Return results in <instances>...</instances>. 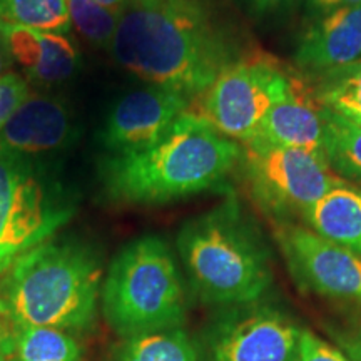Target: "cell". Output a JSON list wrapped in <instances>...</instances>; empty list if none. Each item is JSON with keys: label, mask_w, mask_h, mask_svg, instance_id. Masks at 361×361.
Listing matches in <instances>:
<instances>
[{"label": "cell", "mask_w": 361, "mask_h": 361, "mask_svg": "<svg viewBox=\"0 0 361 361\" xmlns=\"http://www.w3.org/2000/svg\"><path fill=\"white\" fill-rule=\"evenodd\" d=\"M8 338H6V331H4V326L2 323H0V346L4 345V343H7Z\"/></svg>", "instance_id": "4dcf8cb0"}, {"label": "cell", "mask_w": 361, "mask_h": 361, "mask_svg": "<svg viewBox=\"0 0 361 361\" xmlns=\"http://www.w3.org/2000/svg\"><path fill=\"white\" fill-rule=\"evenodd\" d=\"M96 2L102 8H106V11H109L112 13H117V16H119V13L123 12L126 7L130 6L134 0H96Z\"/></svg>", "instance_id": "83f0119b"}, {"label": "cell", "mask_w": 361, "mask_h": 361, "mask_svg": "<svg viewBox=\"0 0 361 361\" xmlns=\"http://www.w3.org/2000/svg\"><path fill=\"white\" fill-rule=\"evenodd\" d=\"M333 338L351 361H361V314L345 328L336 329Z\"/></svg>", "instance_id": "d4e9b609"}, {"label": "cell", "mask_w": 361, "mask_h": 361, "mask_svg": "<svg viewBox=\"0 0 361 361\" xmlns=\"http://www.w3.org/2000/svg\"><path fill=\"white\" fill-rule=\"evenodd\" d=\"M247 191L264 214L274 221H293L303 214L341 179L326 157L305 149L243 142L241 159Z\"/></svg>", "instance_id": "52a82bcc"}, {"label": "cell", "mask_w": 361, "mask_h": 361, "mask_svg": "<svg viewBox=\"0 0 361 361\" xmlns=\"http://www.w3.org/2000/svg\"><path fill=\"white\" fill-rule=\"evenodd\" d=\"M239 159L241 144L188 111L151 147L107 157L102 184L117 202L166 204L224 188Z\"/></svg>", "instance_id": "7a4b0ae2"}, {"label": "cell", "mask_w": 361, "mask_h": 361, "mask_svg": "<svg viewBox=\"0 0 361 361\" xmlns=\"http://www.w3.org/2000/svg\"><path fill=\"white\" fill-rule=\"evenodd\" d=\"M178 251L194 293L209 305L255 303L273 284L268 243L234 194L183 224Z\"/></svg>", "instance_id": "277c9868"}, {"label": "cell", "mask_w": 361, "mask_h": 361, "mask_svg": "<svg viewBox=\"0 0 361 361\" xmlns=\"http://www.w3.org/2000/svg\"><path fill=\"white\" fill-rule=\"evenodd\" d=\"M305 226L361 256V189L350 183L333 188L303 214Z\"/></svg>", "instance_id": "2e32d148"}, {"label": "cell", "mask_w": 361, "mask_h": 361, "mask_svg": "<svg viewBox=\"0 0 361 361\" xmlns=\"http://www.w3.org/2000/svg\"><path fill=\"white\" fill-rule=\"evenodd\" d=\"M291 74L269 56L250 52L216 78L189 112L239 144L255 137L271 107L284 97Z\"/></svg>", "instance_id": "ba28073f"}, {"label": "cell", "mask_w": 361, "mask_h": 361, "mask_svg": "<svg viewBox=\"0 0 361 361\" xmlns=\"http://www.w3.org/2000/svg\"><path fill=\"white\" fill-rule=\"evenodd\" d=\"M72 27L96 45L111 47L119 16L102 8L96 0H64Z\"/></svg>", "instance_id": "7402d4cb"}, {"label": "cell", "mask_w": 361, "mask_h": 361, "mask_svg": "<svg viewBox=\"0 0 361 361\" xmlns=\"http://www.w3.org/2000/svg\"><path fill=\"white\" fill-rule=\"evenodd\" d=\"M29 96V82L20 74L8 71L0 78V133Z\"/></svg>", "instance_id": "603a6c76"}, {"label": "cell", "mask_w": 361, "mask_h": 361, "mask_svg": "<svg viewBox=\"0 0 361 361\" xmlns=\"http://www.w3.org/2000/svg\"><path fill=\"white\" fill-rule=\"evenodd\" d=\"M273 234L301 290L361 305V256L293 221H274Z\"/></svg>", "instance_id": "9c48e42d"}, {"label": "cell", "mask_w": 361, "mask_h": 361, "mask_svg": "<svg viewBox=\"0 0 361 361\" xmlns=\"http://www.w3.org/2000/svg\"><path fill=\"white\" fill-rule=\"evenodd\" d=\"M102 310L117 335L180 328L186 295L178 263L159 236L137 238L116 255L101 290Z\"/></svg>", "instance_id": "5b68a950"}, {"label": "cell", "mask_w": 361, "mask_h": 361, "mask_svg": "<svg viewBox=\"0 0 361 361\" xmlns=\"http://www.w3.org/2000/svg\"><path fill=\"white\" fill-rule=\"evenodd\" d=\"M361 0H305L306 12L310 13L313 19L326 16L329 12H335L338 8L360 6Z\"/></svg>", "instance_id": "4316f807"}, {"label": "cell", "mask_w": 361, "mask_h": 361, "mask_svg": "<svg viewBox=\"0 0 361 361\" xmlns=\"http://www.w3.org/2000/svg\"><path fill=\"white\" fill-rule=\"evenodd\" d=\"M301 326L268 303L231 306L207 338L211 361H298Z\"/></svg>", "instance_id": "30bf717a"}, {"label": "cell", "mask_w": 361, "mask_h": 361, "mask_svg": "<svg viewBox=\"0 0 361 361\" xmlns=\"http://www.w3.org/2000/svg\"><path fill=\"white\" fill-rule=\"evenodd\" d=\"M247 142L305 149L323 154L322 107L305 75L291 74L290 87L261 121L255 137ZM326 157V156H324Z\"/></svg>", "instance_id": "5bb4252c"}, {"label": "cell", "mask_w": 361, "mask_h": 361, "mask_svg": "<svg viewBox=\"0 0 361 361\" xmlns=\"http://www.w3.org/2000/svg\"><path fill=\"white\" fill-rule=\"evenodd\" d=\"M74 207L39 161L0 151V274L54 238Z\"/></svg>", "instance_id": "8992f818"}, {"label": "cell", "mask_w": 361, "mask_h": 361, "mask_svg": "<svg viewBox=\"0 0 361 361\" xmlns=\"http://www.w3.org/2000/svg\"><path fill=\"white\" fill-rule=\"evenodd\" d=\"M12 340H8L7 343H4L2 346H0V361H11L8 358V351L12 350Z\"/></svg>", "instance_id": "f546056e"}, {"label": "cell", "mask_w": 361, "mask_h": 361, "mask_svg": "<svg viewBox=\"0 0 361 361\" xmlns=\"http://www.w3.org/2000/svg\"><path fill=\"white\" fill-rule=\"evenodd\" d=\"M134 2H137V4H151V2H156V0H134Z\"/></svg>", "instance_id": "1f68e13d"}, {"label": "cell", "mask_w": 361, "mask_h": 361, "mask_svg": "<svg viewBox=\"0 0 361 361\" xmlns=\"http://www.w3.org/2000/svg\"><path fill=\"white\" fill-rule=\"evenodd\" d=\"M295 64L314 75L361 61V4L313 19L295 49Z\"/></svg>", "instance_id": "4fadbf2b"}, {"label": "cell", "mask_w": 361, "mask_h": 361, "mask_svg": "<svg viewBox=\"0 0 361 361\" xmlns=\"http://www.w3.org/2000/svg\"><path fill=\"white\" fill-rule=\"evenodd\" d=\"M298 361H351L336 346L329 345L323 338L310 329H301L298 343Z\"/></svg>", "instance_id": "cb8c5ba5"}, {"label": "cell", "mask_w": 361, "mask_h": 361, "mask_svg": "<svg viewBox=\"0 0 361 361\" xmlns=\"http://www.w3.org/2000/svg\"><path fill=\"white\" fill-rule=\"evenodd\" d=\"M191 99L156 85L133 90L116 102L101 133L111 156H124L151 147L168 134L191 107Z\"/></svg>", "instance_id": "8fae6325"}, {"label": "cell", "mask_w": 361, "mask_h": 361, "mask_svg": "<svg viewBox=\"0 0 361 361\" xmlns=\"http://www.w3.org/2000/svg\"><path fill=\"white\" fill-rule=\"evenodd\" d=\"M109 49L121 67L147 85L191 101L250 54L214 0L133 2L119 13Z\"/></svg>", "instance_id": "6da1fadb"}, {"label": "cell", "mask_w": 361, "mask_h": 361, "mask_svg": "<svg viewBox=\"0 0 361 361\" xmlns=\"http://www.w3.org/2000/svg\"><path fill=\"white\" fill-rule=\"evenodd\" d=\"M305 79L323 107L361 128V61Z\"/></svg>", "instance_id": "e0dca14e"}, {"label": "cell", "mask_w": 361, "mask_h": 361, "mask_svg": "<svg viewBox=\"0 0 361 361\" xmlns=\"http://www.w3.org/2000/svg\"><path fill=\"white\" fill-rule=\"evenodd\" d=\"M11 62H12V59H11V56H8L6 40H4V35H2V32H0V78H2L6 72H8L7 67Z\"/></svg>", "instance_id": "f1b7e54d"}, {"label": "cell", "mask_w": 361, "mask_h": 361, "mask_svg": "<svg viewBox=\"0 0 361 361\" xmlns=\"http://www.w3.org/2000/svg\"><path fill=\"white\" fill-rule=\"evenodd\" d=\"M12 348L17 361H80L82 348L64 329L45 326L16 328Z\"/></svg>", "instance_id": "d6986e66"}, {"label": "cell", "mask_w": 361, "mask_h": 361, "mask_svg": "<svg viewBox=\"0 0 361 361\" xmlns=\"http://www.w3.org/2000/svg\"><path fill=\"white\" fill-rule=\"evenodd\" d=\"M0 22L57 34L72 30L64 0H0Z\"/></svg>", "instance_id": "44dd1931"}, {"label": "cell", "mask_w": 361, "mask_h": 361, "mask_svg": "<svg viewBox=\"0 0 361 361\" xmlns=\"http://www.w3.org/2000/svg\"><path fill=\"white\" fill-rule=\"evenodd\" d=\"M117 361H200L196 346L180 328L126 338Z\"/></svg>", "instance_id": "ffe728a7"}, {"label": "cell", "mask_w": 361, "mask_h": 361, "mask_svg": "<svg viewBox=\"0 0 361 361\" xmlns=\"http://www.w3.org/2000/svg\"><path fill=\"white\" fill-rule=\"evenodd\" d=\"M252 19H263L291 6L295 0H238Z\"/></svg>", "instance_id": "484cf974"}, {"label": "cell", "mask_w": 361, "mask_h": 361, "mask_svg": "<svg viewBox=\"0 0 361 361\" xmlns=\"http://www.w3.org/2000/svg\"><path fill=\"white\" fill-rule=\"evenodd\" d=\"M72 116L61 99L29 96L0 133V151L39 161L62 151L71 141Z\"/></svg>", "instance_id": "7c38bea8"}, {"label": "cell", "mask_w": 361, "mask_h": 361, "mask_svg": "<svg viewBox=\"0 0 361 361\" xmlns=\"http://www.w3.org/2000/svg\"><path fill=\"white\" fill-rule=\"evenodd\" d=\"M0 32L12 62L19 64L35 82L45 85L64 82L78 69L79 54L66 34L2 22Z\"/></svg>", "instance_id": "9a60e30c"}, {"label": "cell", "mask_w": 361, "mask_h": 361, "mask_svg": "<svg viewBox=\"0 0 361 361\" xmlns=\"http://www.w3.org/2000/svg\"><path fill=\"white\" fill-rule=\"evenodd\" d=\"M319 104V102H318ZM322 107L323 152L331 169L346 183L361 184V128Z\"/></svg>", "instance_id": "ac0fdd59"}, {"label": "cell", "mask_w": 361, "mask_h": 361, "mask_svg": "<svg viewBox=\"0 0 361 361\" xmlns=\"http://www.w3.org/2000/svg\"><path fill=\"white\" fill-rule=\"evenodd\" d=\"M102 264L92 247L51 238L4 273L0 313L13 326L84 329L96 318Z\"/></svg>", "instance_id": "3957f363"}]
</instances>
